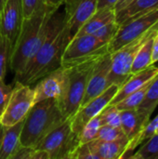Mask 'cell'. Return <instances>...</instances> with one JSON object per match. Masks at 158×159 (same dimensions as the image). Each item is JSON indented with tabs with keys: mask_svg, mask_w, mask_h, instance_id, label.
<instances>
[{
	"mask_svg": "<svg viewBox=\"0 0 158 159\" xmlns=\"http://www.w3.org/2000/svg\"><path fill=\"white\" fill-rule=\"evenodd\" d=\"M34 153V147L20 145L17 150L12 159H32Z\"/></svg>",
	"mask_w": 158,
	"mask_h": 159,
	"instance_id": "33",
	"label": "cell"
},
{
	"mask_svg": "<svg viewBox=\"0 0 158 159\" xmlns=\"http://www.w3.org/2000/svg\"><path fill=\"white\" fill-rule=\"evenodd\" d=\"M158 105V75L151 82L148 90L142 100V103L138 106L137 111L146 120L150 121V117Z\"/></svg>",
	"mask_w": 158,
	"mask_h": 159,
	"instance_id": "21",
	"label": "cell"
},
{
	"mask_svg": "<svg viewBox=\"0 0 158 159\" xmlns=\"http://www.w3.org/2000/svg\"><path fill=\"white\" fill-rule=\"evenodd\" d=\"M145 142L146 143L142 145L134 155H130L129 158L158 159V134H154Z\"/></svg>",
	"mask_w": 158,
	"mask_h": 159,
	"instance_id": "25",
	"label": "cell"
},
{
	"mask_svg": "<svg viewBox=\"0 0 158 159\" xmlns=\"http://www.w3.org/2000/svg\"><path fill=\"white\" fill-rule=\"evenodd\" d=\"M38 81L39 82L37 83V85L34 88V103L47 99L58 100L63 93L66 86V68L63 66H60L56 70L46 75Z\"/></svg>",
	"mask_w": 158,
	"mask_h": 159,
	"instance_id": "12",
	"label": "cell"
},
{
	"mask_svg": "<svg viewBox=\"0 0 158 159\" xmlns=\"http://www.w3.org/2000/svg\"><path fill=\"white\" fill-rule=\"evenodd\" d=\"M158 30V23L152 29L125 45L116 51L111 53V70L109 73V85L124 84L131 75V66L141 47L143 43Z\"/></svg>",
	"mask_w": 158,
	"mask_h": 159,
	"instance_id": "6",
	"label": "cell"
},
{
	"mask_svg": "<svg viewBox=\"0 0 158 159\" xmlns=\"http://www.w3.org/2000/svg\"><path fill=\"white\" fill-rule=\"evenodd\" d=\"M152 81H150L149 83H147L146 85H144L142 88L139 89L138 90H136V91L132 92L131 94L128 95L126 98H124L122 101H120L119 102H117L115 105L120 111L138 108V106L142 103V100L144 99V96H145V94H146V92L148 90V88H149Z\"/></svg>",
	"mask_w": 158,
	"mask_h": 159,
	"instance_id": "24",
	"label": "cell"
},
{
	"mask_svg": "<svg viewBox=\"0 0 158 159\" xmlns=\"http://www.w3.org/2000/svg\"><path fill=\"white\" fill-rule=\"evenodd\" d=\"M0 125H1V123H0Z\"/></svg>",
	"mask_w": 158,
	"mask_h": 159,
	"instance_id": "39",
	"label": "cell"
},
{
	"mask_svg": "<svg viewBox=\"0 0 158 159\" xmlns=\"http://www.w3.org/2000/svg\"><path fill=\"white\" fill-rule=\"evenodd\" d=\"M102 125H109L115 128H121L120 110L115 104L107 105L100 114Z\"/></svg>",
	"mask_w": 158,
	"mask_h": 159,
	"instance_id": "28",
	"label": "cell"
},
{
	"mask_svg": "<svg viewBox=\"0 0 158 159\" xmlns=\"http://www.w3.org/2000/svg\"><path fill=\"white\" fill-rule=\"evenodd\" d=\"M157 75L158 67L155 66L154 64L138 73L131 74L129 79L119 87L116 94L111 101L110 104H116L128 95L138 90L139 89L142 88L144 85L152 81Z\"/></svg>",
	"mask_w": 158,
	"mask_h": 159,
	"instance_id": "15",
	"label": "cell"
},
{
	"mask_svg": "<svg viewBox=\"0 0 158 159\" xmlns=\"http://www.w3.org/2000/svg\"><path fill=\"white\" fill-rule=\"evenodd\" d=\"M111 70V53H106L95 65L88 79L87 89L81 102V106L102 94L109 85V73Z\"/></svg>",
	"mask_w": 158,
	"mask_h": 159,
	"instance_id": "13",
	"label": "cell"
},
{
	"mask_svg": "<svg viewBox=\"0 0 158 159\" xmlns=\"http://www.w3.org/2000/svg\"><path fill=\"white\" fill-rule=\"evenodd\" d=\"M124 137H126V135L121 128H115L109 125H102L96 139L109 142V141H115Z\"/></svg>",
	"mask_w": 158,
	"mask_h": 159,
	"instance_id": "29",
	"label": "cell"
},
{
	"mask_svg": "<svg viewBox=\"0 0 158 159\" xmlns=\"http://www.w3.org/2000/svg\"><path fill=\"white\" fill-rule=\"evenodd\" d=\"M120 86L113 84L108 87L102 94L95 97L89 101L85 105L79 107L75 114L71 117L72 121V129L73 131L79 136L84 126L93 117L101 114V112L110 104L111 101L116 94Z\"/></svg>",
	"mask_w": 158,
	"mask_h": 159,
	"instance_id": "9",
	"label": "cell"
},
{
	"mask_svg": "<svg viewBox=\"0 0 158 159\" xmlns=\"http://www.w3.org/2000/svg\"><path fill=\"white\" fill-rule=\"evenodd\" d=\"M119 29V24L116 22V20H113L100 28L98 31H96L93 35H95L98 39H100L102 42L108 44L115 35Z\"/></svg>",
	"mask_w": 158,
	"mask_h": 159,
	"instance_id": "30",
	"label": "cell"
},
{
	"mask_svg": "<svg viewBox=\"0 0 158 159\" xmlns=\"http://www.w3.org/2000/svg\"><path fill=\"white\" fill-rule=\"evenodd\" d=\"M132 0H118L115 6V12H117L119 11L120 9H122L123 7H125L126 6H128Z\"/></svg>",
	"mask_w": 158,
	"mask_h": 159,
	"instance_id": "36",
	"label": "cell"
},
{
	"mask_svg": "<svg viewBox=\"0 0 158 159\" xmlns=\"http://www.w3.org/2000/svg\"><path fill=\"white\" fill-rule=\"evenodd\" d=\"M158 61V32L156 34L152 48V63L155 64Z\"/></svg>",
	"mask_w": 158,
	"mask_h": 159,
	"instance_id": "34",
	"label": "cell"
},
{
	"mask_svg": "<svg viewBox=\"0 0 158 159\" xmlns=\"http://www.w3.org/2000/svg\"><path fill=\"white\" fill-rule=\"evenodd\" d=\"M12 88L13 87L7 85L4 79H0V116H2L8 102V100L12 92Z\"/></svg>",
	"mask_w": 158,
	"mask_h": 159,
	"instance_id": "31",
	"label": "cell"
},
{
	"mask_svg": "<svg viewBox=\"0 0 158 159\" xmlns=\"http://www.w3.org/2000/svg\"><path fill=\"white\" fill-rule=\"evenodd\" d=\"M127 137L115 141H101L95 139L87 143L89 151L95 155L98 159L122 158L129 145Z\"/></svg>",
	"mask_w": 158,
	"mask_h": 159,
	"instance_id": "17",
	"label": "cell"
},
{
	"mask_svg": "<svg viewBox=\"0 0 158 159\" xmlns=\"http://www.w3.org/2000/svg\"><path fill=\"white\" fill-rule=\"evenodd\" d=\"M0 20H1V18H0Z\"/></svg>",
	"mask_w": 158,
	"mask_h": 159,
	"instance_id": "38",
	"label": "cell"
},
{
	"mask_svg": "<svg viewBox=\"0 0 158 159\" xmlns=\"http://www.w3.org/2000/svg\"><path fill=\"white\" fill-rule=\"evenodd\" d=\"M72 37L73 34L64 24V12L56 11L48 21L46 39L21 72L15 75V81L31 85L59 68L64 49Z\"/></svg>",
	"mask_w": 158,
	"mask_h": 159,
	"instance_id": "1",
	"label": "cell"
},
{
	"mask_svg": "<svg viewBox=\"0 0 158 159\" xmlns=\"http://www.w3.org/2000/svg\"><path fill=\"white\" fill-rule=\"evenodd\" d=\"M6 2H7V0H0V13H1V11H2V9H3Z\"/></svg>",
	"mask_w": 158,
	"mask_h": 159,
	"instance_id": "37",
	"label": "cell"
},
{
	"mask_svg": "<svg viewBox=\"0 0 158 159\" xmlns=\"http://www.w3.org/2000/svg\"><path fill=\"white\" fill-rule=\"evenodd\" d=\"M158 125V115L156 117H155L153 120L149 121L147 123V125L144 127V129L142 130V132L133 140H131L130 142H129V145L127 147V150L124 154V156L122 157V158H126L127 156L133 152L139 145L142 144L145 141H147L150 137H152L155 132H156V129Z\"/></svg>",
	"mask_w": 158,
	"mask_h": 159,
	"instance_id": "23",
	"label": "cell"
},
{
	"mask_svg": "<svg viewBox=\"0 0 158 159\" xmlns=\"http://www.w3.org/2000/svg\"><path fill=\"white\" fill-rule=\"evenodd\" d=\"M0 18V34L7 38L13 48L24 20L21 0H7Z\"/></svg>",
	"mask_w": 158,
	"mask_h": 159,
	"instance_id": "10",
	"label": "cell"
},
{
	"mask_svg": "<svg viewBox=\"0 0 158 159\" xmlns=\"http://www.w3.org/2000/svg\"><path fill=\"white\" fill-rule=\"evenodd\" d=\"M120 118L121 129L129 142L136 138L149 122L141 116L137 109L120 111Z\"/></svg>",
	"mask_w": 158,
	"mask_h": 159,
	"instance_id": "19",
	"label": "cell"
},
{
	"mask_svg": "<svg viewBox=\"0 0 158 159\" xmlns=\"http://www.w3.org/2000/svg\"><path fill=\"white\" fill-rule=\"evenodd\" d=\"M59 7L49 2L24 18L20 34L12 48L9 67L19 75L32 56L43 44L48 32V21Z\"/></svg>",
	"mask_w": 158,
	"mask_h": 159,
	"instance_id": "2",
	"label": "cell"
},
{
	"mask_svg": "<svg viewBox=\"0 0 158 159\" xmlns=\"http://www.w3.org/2000/svg\"><path fill=\"white\" fill-rule=\"evenodd\" d=\"M107 45L87 57L71 61L61 65L66 68L67 81L64 91L57 102L65 118L72 117L79 109L88 79L95 65L109 52Z\"/></svg>",
	"mask_w": 158,
	"mask_h": 159,
	"instance_id": "3",
	"label": "cell"
},
{
	"mask_svg": "<svg viewBox=\"0 0 158 159\" xmlns=\"http://www.w3.org/2000/svg\"><path fill=\"white\" fill-rule=\"evenodd\" d=\"M12 45L10 41L0 34V79H4L7 65H9Z\"/></svg>",
	"mask_w": 158,
	"mask_h": 159,
	"instance_id": "27",
	"label": "cell"
},
{
	"mask_svg": "<svg viewBox=\"0 0 158 159\" xmlns=\"http://www.w3.org/2000/svg\"><path fill=\"white\" fill-rule=\"evenodd\" d=\"M102 126L100 115L90 119L82 129L79 133V142L80 143H87L90 141H93L97 138L99 129Z\"/></svg>",
	"mask_w": 158,
	"mask_h": 159,
	"instance_id": "26",
	"label": "cell"
},
{
	"mask_svg": "<svg viewBox=\"0 0 158 159\" xmlns=\"http://www.w3.org/2000/svg\"><path fill=\"white\" fill-rule=\"evenodd\" d=\"M48 2L47 0H21L23 16L24 18H28L31 16L39 7L43 6Z\"/></svg>",
	"mask_w": 158,
	"mask_h": 159,
	"instance_id": "32",
	"label": "cell"
},
{
	"mask_svg": "<svg viewBox=\"0 0 158 159\" xmlns=\"http://www.w3.org/2000/svg\"><path fill=\"white\" fill-rule=\"evenodd\" d=\"M115 20L114 8H99L80 27L75 34H93L100 28Z\"/></svg>",
	"mask_w": 158,
	"mask_h": 159,
	"instance_id": "20",
	"label": "cell"
},
{
	"mask_svg": "<svg viewBox=\"0 0 158 159\" xmlns=\"http://www.w3.org/2000/svg\"><path fill=\"white\" fill-rule=\"evenodd\" d=\"M98 0H64V24L73 36L96 12Z\"/></svg>",
	"mask_w": 158,
	"mask_h": 159,
	"instance_id": "11",
	"label": "cell"
},
{
	"mask_svg": "<svg viewBox=\"0 0 158 159\" xmlns=\"http://www.w3.org/2000/svg\"><path fill=\"white\" fill-rule=\"evenodd\" d=\"M24 119L11 126L0 125V159H12L20 148Z\"/></svg>",
	"mask_w": 158,
	"mask_h": 159,
	"instance_id": "16",
	"label": "cell"
},
{
	"mask_svg": "<svg viewBox=\"0 0 158 159\" xmlns=\"http://www.w3.org/2000/svg\"><path fill=\"white\" fill-rule=\"evenodd\" d=\"M157 32L158 30L156 32H155L143 43V45L139 49V51L136 54V57L133 61L132 66H131V74L138 73V72L144 70L147 67L153 65V63H152V48H153L154 37Z\"/></svg>",
	"mask_w": 158,
	"mask_h": 159,
	"instance_id": "22",
	"label": "cell"
},
{
	"mask_svg": "<svg viewBox=\"0 0 158 159\" xmlns=\"http://www.w3.org/2000/svg\"><path fill=\"white\" fill-rule=\"evenodd\" d=\"M34 91L30 85L15 81L8 102L0 116V123L11 126L25 118L28 112L34 104Z\"/></svg>",
	"mask_w": 158,
	"mask_h": 159,
	"instance_id": "7",
	"label": "cell"
},
{
	"mask_svg": "<svg viewBox=\"0 0 158 159\" xmlns=\"http://www.w3.org/2000/svg\"><path fill=\"white\" fill-rule=\"evenodd\" d=\"M118 0H98L97 9L99 8H115Z\"/></svg>",
	"mask_w": 158,
	"mask_h": 159,
	"instance_id": "35",
	"label": "cell"
},
{
	"mask_svg": "<svg viewBox=\"0 0 158 159\" xmlns=\"http://www.w3.org/2000/svg\"><path fill=\"white\" fill-rule=\"evenodd\" d=\"M66 119L56 99H47L34 103L24 118L20 144L34 147L48 132Z\"/></svg>",
	"mask_w": 158,
	"mask_h": 159,
	"instance_id": "4",
	"label": "cell"
},
{
	"mask_svg": "<svg viewBox=\"0 0 158 159\" xmlns=\"http://www.w3.org/2000/svg\"><path fill=\"white\" fill-rule=\"evenodd\" d=\"M105 45L93 34H74L64 49L61 65L87 57Z\"/></svg>",
	"mask_w": 158,
	"mask_h": 159,
	"instance_id": "14",
	"label": "cell"
},
{
	"mask_svg": "<svg viewBox=\"0 0 158 159\" xmlns=\"http://www.w3.org/2000/svg\"><path fill=\"white\" fill-rule=\"evenodd\" d=\"M158 8V0H132L128 6L115 12V20L119 26L130 19L140 17Z\"/></svg>",
	"mask_w": 158,
	"mask_h": 159,
	"instance_id": "18",
	"label": "cell"
},
{
	"mask_svg": "<svg viewBox=\"0 0 158 159\" xmlns=\"http://www.w3.org/2000/svg\"><path fill=\"white\" fill-rule=\"evenodd\" d=\"M79 144V136L73 131L70 117L48 132L34 148L47 153L49 159H69Z\"/></svg>",
	"mask_w": 158,
	"mask_h": 159,
	"instance_id": "5",
	"label": "cell"
},
{
	"mask_svg": "<svg viewBox=\"0 0 158 159\" xmlns=\"http://www.w3.org/2000/svg\"><path fill=\"white\" fill-rule=\"evenodd\" d=\"M156 23H158V8L122 23L114 38L108 43V51L110 53L116 51L148 32Z\"/></svg>",
	"mask_w": 158,
	"mask_h": 159,
	"instance_id": "8",
	"label": "cell"
}]
</instances>
